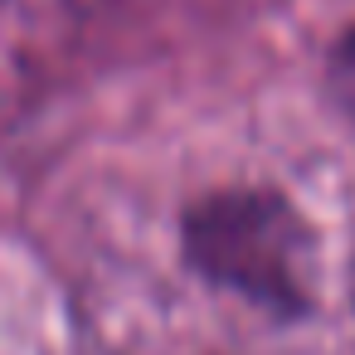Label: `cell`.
Listing matches in <instances>:
<instances>
[{
	"label": "cell",
	"instance_id": "obj_1",
	"mask_svg": "<svg viewBox=\"0 0 355 355\" xmlns=\"http://www.w3.org/2000/svg\"><path fill=\"white\" fill-rule=\"evenodd\" d=\"M180 253L209 287L268 316L297 321L321 302V239L272 185H224L185 205Z\"/></svg>",
	"mask_w": 355,
	"mask_h": 355
},
{
	"label": "cell",
	"instance_id": "obj_2",
	"mask_svg": "<svg viewBox=\"0 0 355 355\" xmlns=\"http://www.w3.org/2000/svg\"><path fill=\"white\" fill-rule=\"evenodd\" d=\"M321 78H326V98L336 103V112L355 122V25L336 35V44H331V54H326V73H321Z\"/></svg>",
	"mask_w": 355,
	"mask_h": 355
}]
</instances>
